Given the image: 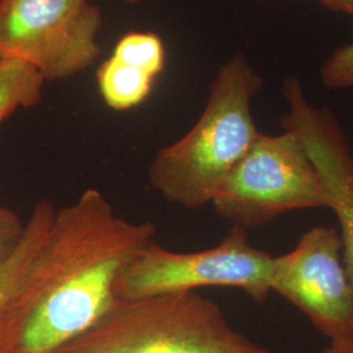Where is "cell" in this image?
Masks as SVG:
<instances>
[{
	"label": "cell",
	"instance_id": "6da1fadb",
	"mask_svg": "<svg viewBox=\"0 0 353 353\" xmlns=\"http://www.w3.org/2000/svg\"><path fill=\"white\" fill-rule=\"evenodd\" d=\"M154 236L152 223L119 216L100 190L87 189L55 210L33 268L34 303L12 353H55L94 326Z\"/></svg>",
	"mask_w": 353,
	"mask_h": 353
},
{
	"label": "cell",
	"instance_id": "7a4b0ae2",
	"mask_svg": "<svg viewBox=\"0 0 353 353\" xmlns=\"http://www.w3.org/2000/svg\"><path fill=\"white\" fill-rule=\"evenodd\" d=\"M261 85L262 79L242 55L224 64L198 122L153 159L148 170L152 188L188 210L212 202L259 134L252 102Z\"/></svg>",
	"mask_w": 353,
	"mask_h": 353
},
{
	"label": "cell",
	"instance_id": "3957f363",
	"mask_svg": "<svg viewBox=\"0 0 353 353\" xmlns=\"http://www.w3.org/2000/svg\"><path fill=\"white\" fill-rule=\"evenodd\" d=\"M55 353H272L230 325L217 303L191 292L118 300Z\"/></svg>",
	"mask_w": 353,
	"mask_h": 353
},
{
	"label": "cell",
	"instance_id": "277c9868",
	"mask_svg": "<svg viewBox=\"0 0 353 353\" xmlns=\"http://www.w3.org/2000/svg\"><path fill=\"white\" fill-rule=\"evenodd\" d=\"M322 176L301 140L292 131L259 132L230 172L211 204L216 214L246 232L281 214L328 208Z\"/></svg>",
	"mask_w": 353,
	"mask_h": 353
},
{
	"label": "cell",
	"instance_id": "5b68a950",
	"mask_svg": "<svg viewBox=\"0 0 353 353\" xmlns=\"http://www.w3.org/2000/svg\"><path fill=\"white\" fill-rule=\"evenodd\" d=\"M274 258L252 246L249 232L239 227L202 252H170L154 240L127 267L115 293L118 300H134L225 287L243 290L255 303H263L271 293Z\"/></svg>",
	"mask_w": 353,
	"mask_h": 353
},
{
	"label": "cell",
	"instance_id": "8992f818",
	"mask_svg": "<svg viewBox=\"0 0 353 353\" xmlns=\"http://www.w3.org/2000/svg\"><path fill=\"white\" fill-rule=\"evenodd\" d=\"M101 28L89 0H0V58L30 64L45 80L67 79L96 62Z\"/></svg>",
	"mask_w": 353,
	"mask_h": 353
},
{
	"label": "cell",
	"instance_id": "52a82bcc",
	"mask_svg": "<svg viewBox=\"0 0 353 353\" xmlns=\"http://www.w3.org/2000/svg\"><path fill=\"white\" fill-rule=\"evenodd\" d=\"M271 292L299 309L328 341L353 338V283L336 228H310L274 258Z\"/></svg>",
	"mask_w": 353,
	"mask_h": 353
},
{
	"label": "cell",
	"instance_id": "ba28073f",
	"mask_svg": "<svg viewBox=\"0 0 353 353\" xmlns=\"http://www.w3.org/2000/svg\"><path fill=\"white\" fill-rule=\"evenodd\" d=\"M288 112L281 118L284 130L292 131L305 147L322 176L331 210L341 225L343 261L353 283L352 156L335 117L307 101L301 83L290 77L284 83Z\"/></svg>",
	"mask_w": 353,
	"mask_h": 353
},
{
	"label": "cell",
	"instance_id": "9c48e42d",
	"mask_svg": "<svg viewBox=\"0 0 353 353\" xmlns=\"http://www.w3.org/2000/svg\"><path fill=\"white\" fill-rule=\"evenodd\" d=\"M55 208L41 201L26 220V232L10 261L0 268V353H12L34 303L33 267Z\"/></svg>",
	"mask_w": 353,
	"mask_h": 353
},
{
	"label": "cell",
	"instance_id": "30bf717a",
	"mask_svg": "<svg viewBox=\"0 0 353 353\" xmlns=\"http://www.w3.org/2000/svg\"><path fill=\"white\" fill-rule=\"evenodd\" d=\"M165 68L163 39L152 32H131L121 38L113 55L97 72L103 102L125 112L139 106L151 94L153 83Z\"/></svg>",
	"mask_w": 353,
	"mask_h": 353
},
{
	"label": "cell",
	"instance_id": "8fae6325",
	"mask_svg": "<svg viewBox=\"0 0 353 353\" xmlns=\"http://www.w3.org/2000/svg\"><path fill=\"white\" fill-rule=\"evenodd\" d=\"M45 77L30 64L13 58H0V123L21 108L36 106Z\"/></svg>",
	"mask_w": 353,
	"mask_h": 353
},
{
	"label": "cell",
	"instance_id": "7c38bea8",
	"mask_svg": "<svg viewBox=\"0 0 353 353\" xmlns=\"http://www.w3.org/2000/svg\"><path fill=\"white\" fill-rule=\"evenodd\" d=\"M321 79L330 88L353 87V42L332 51L321 70Z\"/></svg>",
	"mask_w": 353,
	"mask_h": 353
},
{
	"label": "cell",
	"instance_id": "4fadbf2b",
	"mask_svg": "<svg viewBox=\"0 0 353 353\" xmlns=\"http://www.w3.org/2000/svg\"><path fill=\"white\" fill-rule=\"evenodd\" d=\"M26 223L16 211L0 204V268L19 248L26 232Z\"/></svg>",
	"mask_w": 353,
	"mask_h": 353
},
{
	"label": "cell",
	"instance_id": "5bb4252c",
	"mask_svg": "<svg viewBox=\"0 0 353 353\" xmlns=\"http://www.w3.org/2000/svg\"><path fill=\"white\" fill-rule=\"evenodd\" d=\"M316 353H353V338L330 341L325 348Z\"/></svg>",
	"mask_w": 353,
	"mask_h": 353
},
{
	"label": "cell",
	"instance_id": "9a60e30c",
	"mask_svg": "<svg viewBox=\"0 0 353 353\" xmlns=\"http://www.w3.org/2000/svg\"><path fill=\"white\" fill-rule=\"evenodd\" d=\"M319 1L332 11L347 13L353 17V0H319Z\"/></svg>",
	"mask_w": 353,
	"mask_h": 353
},
{
	"label": "cell",
	"instance_id": "2e32d148",
	"mask_svg": "<svg viewBox=\"0 0 353 353\" xmlns=\"http://www.w3.org/2000/svg\"><path fill=\"white\" fill-rule=\"evenodd\" d=\"M123 1H126L128 4H135V3H138L139 0H123Z\"/></svg>",
	"mask_w": 353,
	"mask_h": 353
},
{
	"label": "cell",
	"instance_id": "e0dca14e",
	"mask_svg": "<svg viewBox=\"0 0 353 353\" xmlns=\"http://www.w3.org/2000/svg\"><path fill=\"white\" fill-rule=\"evenodd\" d=\"M352 168H353V156H352Z\"/></svg>",
	"mask_w": 353,
	"mask_h": 353
}]
</instances>
